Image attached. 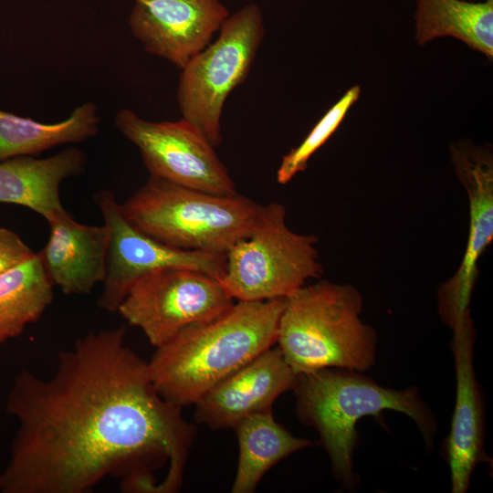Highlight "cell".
Instances as JSON below:
<instances>
[{
  "mask_svg": "<svg viewBox=\"0 0 493 493\" xmlns=\"http://www.w3.org/2000/svg\"><path fill=\"white\" fill-rule=\"evenodd\" d=\"M163 399L123 326L79 338L48 379L22 370L5 411L19 426L0 493H83L124 470L126 488L158 492L152 470L168 462L161 492L183 480L193 425Z\"/></svg>",
  "mask_w": 493,
  "mask_h": 493,
  "instance_id": "cell-1",
  "label": "cell"
},
{
  "mask_svg": "<svg viewBox=\"0 0 493 493\" xmlns=\"http://www.w3.org/2000/svg\"><path fill=\"white\" fill-rule=\"evenodd\" d=\"M286 298L239 301L192 325L156 348L148 362L152 383L166 401L194 404L220 381L277 342Z\"/></svg>",
  "mask_w": 493,
  "mask_h": 493,
  "instance_id": "cell-2",
  "label": "cell"
},
{
  "mask_svg": "<svg viewBox=\"0 0 493 493\" xmlns=\"http://www.w3.org/2000/svg\"><path fill=\"white\" fill-rule=\"evenodd\" d=\"M296 411L303 425L314 428L342 488L355 489L353 455L359 435L358 421L392 410L409 416L417 425L425 446L434 445L438 422L416 387L393 389L377 383L363 372L323 368L297 373L291 389Z\"/></svg>",
  "mask_w": 493,
  "mask_h": 493,
  "instance_id": "cell-3",
  "label": "cell"
},
{
  "mask_svg": "<svg viewBox=\"0 0 493 493\" xmlns=\"http://www.w3.org/2000/svg\"><path fill=\"white\" fill-rule=\"evenodd\" d=\"M362 304L354 286L329 280L286 298L276 343L296 374L323 368L364 372L374 365L377 334L361 319Z\"/></svg>",
  "mask_w": 493,
  "mask_h": 493,
  "instance_id": "cell-4",
  "label": "cell"
},
{
  "mask_svg": "<svg viewBox=\"0 0 493 493\" xmlns=\"http://www.w3.org/2000/svg\"><path fill=\"white\" fill-rule=\"evenodd\" d=\"M121 206L132 226L163 244L226 254L250 234L260 205L237 193L210 194L150 175Z\"/></svg>",
  "mask_w": 493,
  "mask_h": 493,
  "instance_id": "cell-5",
  "label": "cell"
},
{
  "mask_svg": "<svg viewBox=\"0 0 493 493\" xmlns=\"http://www.w3.org/2000/svg\"><path fill=\"white\" fill-rule=\"evenodd\" d=\"M286 215L279 203L260 205L250 234L226 253L218 280L234 299L287 298L321 275L317 238L292 231Z\"/></svg>",
  "mask_w": 493,
  "mask_h": 493,
  "instance_id": "cell-6",
  "label": "cell"
},
{
  "mask_svg": "<svg viewBox=\"0 0 493 493\" xmlns=\"http://www.w3.org/2000/svg\"><path fill=\"white\" fill-rule=\"evenodd\" d=\"M217 38L181 68L177 101L183 118L216 148L228 95L248 76L265 36L262 11L251 3L221 25Z\"/></svg>",
  "mask_w": 493,
  "mask_h": 493,
  "instance_id": "cell-7",
  "label": "cell"
},
{
  "mask_svg": "<svg viewBox=\"0 0 493 493\" xmlns=\"http://www.w3.org/2000/svg\"><path fill=\"white\" fill-rule=\"evenodd\" d=\"M234 304L216 278L205 272L173 267L139 279L117 312L139 328L158 348L183 330L208 321Z\"/></svg>",
  "mask_w": 493,
  "mask_h": 493,
  "instance_id": "cell-8",
  "label": "cell"
},
{
  "mask_svg": "<svg viewBox=\"0 0 493 493\" xmlns=\"http://www.w3.org/2000/svg\"><path fill=\"white\" fill-rule=\"evenodd\" d=\"M115 125L139 149L150 175L210 194L237 193L215 147L187 120L149 121L124 109Z\"/></svg>",
  "mask_w": 493,
  "mask_h": 493,
  "instance_id": "cell-9",
  "label": "cell"
},
{
  "mask_svg": "<svg viewBox=\"0 0 493 493\" xmlns=\"http://www.w3.org/2000/svg\"><path fill=\"white\" fill-rule=\"evenodd\" d=\"M94 202L109 233L106 274L98 300L100 309L117 312L132 286L156 270L184 267L217 279L223 275L226 254L178 249L153 239L131 224L110 190L99 191Z\"/></svg>",
  "mask_w": 493,
  "mask_h": 493,
  "instance_id": "cell-10",
  "label": "cell"
},
{
  "mask_svg": "<svg viewBox=\"0 0 493 493\" xmlns=\"http://www.w3.org/2000/svg\"><path fill=\"white\" fill-rule=\"evenodd\" d=\"M450 154L469 205L464 256L456 273L437 291L438 315L453 331L472 320L469 305L478 261L493 239V157L488 148L467 141L453 143Z\"/></svg>",
  "mask_w": 493,
  "mask_h": 493,
  "instance_id": "cell-11",
  "label": "cell"
},
{
  "mask_svg": "<svg viewBox=\"0 0 493 493\" xmlns=\"http://www.w3.org/2000/svg\"><path fill=\"white\" fill-rule=\"evenodd\" d=\"M129 24L144 50L183 68L229 16L220 0H133Z\"/></svg>",
  "mask_w": 493,
  "mask_h": 493,
  "instance_id": "cell-12",
  "label": "cell"
},
{
  "mask_svg": "<svg viewBox=\"0 0 493 493\" xmlns=\"http://www.w3.org/2000/svg\"><path fill=\"white\" fill-rule=\"evenodd\" d=\"M452 332L456 403L444 452L450 469L451 491L465 493L476 467L491 460L485 450V404L474 367V321Z\"/></svg>",
  "mask_w": 493,
  "mask_h": 493,
  "instance_id": "cell-13",
  "label": "cell"
},
{
  "mask_svg": "<svg viewBox=\"0 0 493 493\" xmlns=\"http://www.w3.org/2000/svg\"><path fill=\"white\" fill-rule=\"evenodd\" d=\"M296 375L280 349L270 347L205 393L194 404V418L213 429L233 428L252 414L270 410L292 389Z\"/></svg>",
  "mask_w": 493,
  "mask_h": 493,
  "instance_id": "cell-14",
  "label": "cell"
},
{
  "mask_svg": "<svg viewBox=\"0 0 493 493\" xmlns=\"http://www.w3.org/2000/svg\"><path fill=\"white\" fill-rule=\"evenodd\" d=\"M48 240L38 253L47 275L66 295H83L106 274L108 229L77 222L65 210L47 222Z\"/></svg>",
  "mask_w": 493,
  "mask_h": 493,
  "instance_id": "cell-15",
  "label": "cell"
},
{
  "mask_svg": "<svg viewBox=\"0 0 493 493\" xmlns=\"http://www.w3.org/2000/svg\"><path fill=\"white\" fill-rule=\"evenodd\" d=\"M83 151L69 147L47 157L21 155L0 162V203L29 208L47 222L64 212L61 183L84 171Z\"/></svg>",
  "mask_w": 493,
  "mask_h": 493,
  "instance_id": "cell-16",
  "label": "cell"
},
{
  "mask_svg": "<svg viewBox=\"0 0 493 493\" xmlns=\"http://www.w3.org/2000/svg\"><path fill=\"white\" fill-rule=\"evenodd\" d=\"M239 456L233 493L255 491L264 475L289 455L312 446L313 442L291 435L279 425L271 409L252 414L234 427Z\"/></svg>",
  "mask_w": 493,
  "mask_h": 493,
  "instance_id": "cell-17",
  "label": "cell"
},
{
  "mask_svg": "<svg viewBox=\"0 0 493 493\" xmlns=\"http://www.w3.org/2000/svg\"><path fill=\"white\" fill-rule=\"evenodd\" d=\"M415 41L451 37L493 58V0H416Z\"/></svg>",
  "mask_w": 493,
  "mask_h": 493,
  "instance_id": "cell-18",
  "label": "cell"
},
{
  "mask_svg": "<svg viewBox=\"0 0 493 493\" xmlns=\"http://www.w3.org/2000/svg\"><path fill=\"white\" fill-rule=\"evenodd\" d=\"M99 123L92 102L75 108L68 119L57 123H43L0 110V162L85 142L98 133Z\"/></svg>",
  "mask_w": 493,
  "mask_h": 493,
  "instance_id": "cell-19",
  "label": "cell"
},
{
  "mask_svg": "<svg viewBox=\"0 0 493 493\" xmlns=\"http://www.w3.org/2000/svg\"><path fill=\"white\" fill-rule=\"evenodd\" d=\"M53 283L38 253L0 274V343L20 336L53 300Z\"/></svg>",
  "mask_w": 493,
  "mask_h": 493,
  "instance_id": "cell-20",
  "label": "cell"
},
{
  "mask_svg": "<svg viewBox=\"0 0 493 493\" xmlns=\"http://www.w3.org/2000/svg\"><path fill=\"white\" fill-rule=\"evenodd\" d=\"M360 94L359 86L350 88L320 118L301 143L283 156L277 171L278 184H288L299 173L307 169L310 157L336 131Z\"/></svg>",
  "mask_w": 493,
  "mask_h": 493,
  "instance_id": "cell-21",
  "label": "cell"
},
{
  "mask_svg": "<svg viewBox=\"0 0 493 493\" xmlns=\"http://www.w3.org/2000/svg\"><path fill=\"white\" fill-rule=\"evenodd\" d=\"M35 252L14 231L0 227V274L33 256Z\"/></svg>",
  "mask_w": 493,
  "mask_h": 493,
  "instance_id": "cell-22",
  "label": "cell"
},
{
  "mask_svg": "<svg viewBox=\"0 0 493 493\" xmlns=\"http://www.w3.org/2000/svg\"><path fill=\"white\" fill-rule=\"evenodd\" d=\"M470 1H480V0H470Z\"/></svg>",
  "mask_w": 493,
  "mask_h": 493,
  "instance_id": "cell-23",
  "label": "cell"
}]
</instances>
